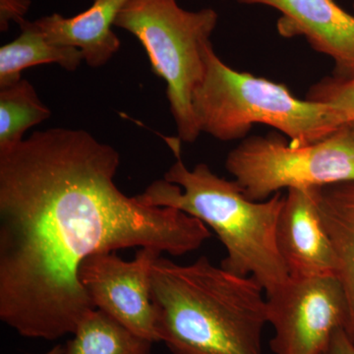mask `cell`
I'll use <instances>...</instances> for the list:
<instances>
[{
  "mask_svg": "<svg viewBox=\"0 0 354 354\" xmlns=\"http://www.w3.org/2000/svg\"><path fill=\"white\" fill-rule=\"evenodd\" d=\"M120 156L80 129L32 133L0 155V320L55 341L95 309L78 272L95 253L140 247L180 256L211 237L183 211L116 186Z\"/></svg>",
  "mask_w": 354,
  "mask_h": 354,
  "instance_id": "6da1fadb",
  "label": "cell"
},
{
  "mask_svg": "<svg viewBox=\"0 0 354 354\" xmlns=\"http://www.w3.org/2000/svg\"><path fill=\"white\" fill-rule=\"evenodd\" d=\"M160 341L171 354H263L267 295L253 277L216 267L202 256L190 265L160 257L152 268Z\"/></svg>",
  "mask_w": 354,
  "mask_h": 354,
  "instance_id": "7a4b0ae2",
  "label": "cell"
},
{
  "mask_svg": "<svg viewBox=\"0 0 354 354\" xmlns=\"http://www.w3.org/2000/svg\"><path fill=\"white\" fill-rule=\"evenodd\" d=\"M179 141L171 142L176 162L137 200L147 206L177 209L201 221L227 250L221 267L253 277L266 295H272L290 279L277 244V225L286 196L279 192L265 201H252L236 181L216 176L209 165L188 169L180 158Z\"/></svg>",
  "mask_w": 354,
  "mask_h": 354,
  "instance_id": "3957f363",
  "label": "cell"
},
{
  "mask_svg": "<svg viewBox=\"0 0 354 354\" xmlns=\"http://www.w3.org/2000/svg\"><path fill=\"white\" fill-rule=\"evenodd\" d=\"M204 74L192 95L200 132L220 141L244 138L255 124L283 133L290 146L315 143L348 123L330 104L299 100L283 84L239 72L218 57L213 44L204 50Z\"/></svg>",
  "mask_w": 354,
  "mask_h": 354,
  "instance_id": "277c9868",
  "label": "cell"
},
{
  "mask_svg": "<svg viewBox=\"0 0 354 354\" xmlns=\"http://www.w3.org/2000/svg\"><path fill=\"white\" fill-rule=\"evenodd\" d=\"M214 9L189 11L177 0H128L114 26L143 44L153 71L167 83L169 111L178 139L193 143L201 134L192 95L204 74V50L218 25Z\"/></svg>",
  "mask_w": 354,
  "mask_h": 354,
  "instance_id": "5b68a950",
  "label": "cell"
},
{
  "mask_svg": "<svg viewBox=\"0 0 354 354\" xmlns=\"http://www.w3.org/2000/svg\"><path fill=\"white\" fill-rule=\"evenodd\" d=\"M225 169L252 201L281 190H310L354 183V131L351 124L308 144L292 147L278 136H252L228 153Z\"/></svg>",
  "mask_w": 354,
  "mask_h": 354,
  "instance_id": "8992f818",
  "label": "cell"
},
{
  "mask_svg": "<svg viewBox=\"0 0 354 354\" xmlns=\"http://www.w3.org/2000/svg\"><path fill=\"white\" fill-rule=\"evenodd\" d=\"M267 300L274 354H325L335 333L348 323L346 297L335 277L290 278Z\"/></svg>",
  "mask_w": 354,
  "mask_h": 354,
  "instance_id": "52a82bcc",
  "label": "cell"
},
{
  "mask_svg": "<svg viewBox=\"0 0 354 354\" xmlns=\"http://www.w3.org/2000/svg\"><path fill=\"white\" fill-rule=\"evenodd\" d=\"M160 254L140 248L134 259L125 261L115 251L95 253L83 261L78 272L95 308L153 342H160L152 301V268Z\"/></svg>",
  "mask_w": 354,
  "mask_h": 354,
  "instance_id": "ba28073f",
  "label": "cell"
},
{
  "mask_svg": "<svg viewBox=\"0 0 354 354\" xmlns=\"http://www.w3.org/2000/svg\"><path fill=\"white\" fill-rule=\"evenodd\" d=\"M272 7L281 13L277 23L283 38L304 37L311 48L334 62L335 77H354V15L334 0H236Z\"/></svg>",
  "mask_w": 354,
  "mask_h": 354,
  "instance_id": "9c48e42d",
  "label": "cell"
},
{
  "mask_svg": "<svg viewBox=\"0 0 354 354\" xmlns=\"http://www.w3.org/2000/svg\"><path fill=\"white\" fill-rule=\"evenodd\" d=\"M317 189L288 190L279 213L277 244L291 279L337 274L334 247L319 211Z\"/></svg>",
  "mask_w": 354,
  "mask_h": 354,
  "instance_id": "30bf717a",
  "label": "cell"
},
{
  "mask_svg": "<svg viewBox=\"0 0 354 354\" xmlns=\"http://www.w3.org/2000/svg\"><path fill=\"white\" fill-rule=\"evenodd\" d=\"M128 0H95L84 12L71 18L53 13L34 21L51 43L78 48L88 66L108 64L120 48L113 27Z\"/></svg>",
  "mask_w": 354,
  "mask_h": 354,
  "instance_id": "8fae6325",
  "label": "cell"
},
{
  "mask_svg": "<svg viewBox=\"0 0 354 354\" xmlns=\"http://www.w3.org/2000/svg\"><path fill=\"white\" fill-rule=\"evenodd\" d=\"M319 211L337 259L335 278L346 305V332L354 342V183L335 184L316 191Z\"/></svg>",
  "mask_w": 354,
  "mask_h": 354,
  "instance_id": "7c38bea8",
  "label": "cell"
},
{
  "mask_svg": "<svg viewBox=\"0 0 354 354\" xmlns=\"http://www.w3.org/2000/svg\"><path fill=\"white\" fill-rule=\"evenodd\" d=\"M19 26L20 36L0 48V88L19 82L29 67L55 64L75 71L84 60L78 48L48 41L34 21L25 20Z\"/></svg>",
  "mask_w": 354,
  "mask_h": 354,
  "instance_id": "4fadbf2b",
  "label": "cell"
},
{
  "mask_svg": "<svg viewBox=\"0 0 354 354\" xmlns=\"http://www.w3.org/2000/svg\"><path fill=\"white\" fill-rule=\"evenodd\" d=\"M64 354H153V342L128 330L99 309L81 321Z\"/></svg>",
  "mask_w": 354,
  "mask_h": 354,
  "instance_id": "5bb4252c",
  "label": "cell"
},
{
  "mask_svg": "<svg viewBox=\"0 0 354 354\" xmlns=\"http://www.w3.org/2000/svg\"><path fill=\"white\" fill-rule=\"evenodd\" d=\"M50 115V109L41 101L29 81L22 79L0 88V155L19 146L28 129Z\"/></svg>",
  "mask_w": 354,
  "mask_h": 354,
  "instance_id": "9a60e30c",
  "label": "cell"
},
{
  "mask_svg": "<svg viewBox=\"0 0 354 354\" xmlns=\"http://www.w3.org/2000/svg\"><path fill=\"white\" fill-rule=\"evenodd\" d=\"M308 100L330 104L344 116L348 124L354 122V77H329L310 88Z\"/></svg>",
  "mask_w": 354,
  "mask_h": 354,
  "instance_id": "2e32d148",
  "label": "cell"
},
{
  "mask_svg": "<svg viewBox=\"0 0 354 354\" xmlns=\"http://www.w3.org/2000/svg\"><path fill=\"white\" fill-rule=\"evenodd\" d=\"M31 6V0H0V30L6 32L11 22L20 25Z\"/></svg>",
  "mask_w": 354,
  "mask_h": 354,
  "instance_id": "e0dca14e",
  "label": "cell"
},
{
  "mask_svg": "<svg viewBox=\"0 0 354 354\" xmlns=\"http://www.w3.org/2000/svg\"><path fill=\"white\" fill-rule=\"evenodd\" d=\"M325 354H354V342L346 330L339 329L335 333Z\"/></svg>",
  "mask_w": 354,
  "mask_h": 354,
  "instance_id": "ac0fdd59",
  "label": "cell"
},
{
  "mask_svg": "<svg viewBox=\"0 0 354 354\" xmlns=\"http://www.w3.org/2000/svg\"><path fill=\"white\" fill-rule=\"evenodd\" d=\"M43 354H64V346H62V344H57V346H53L50 351Z\"/></svg>",
  "mask_w": 354,
  "mask_h": 354,
  "instance_id": "d6986e66",
  "label": "cell"
},
{
  "mask_svg": "<svg viewBox=\"0 0 354 354\" xmlns=\"http://www.w3.org/2000/svg\"><path fill=\"white\" fill-rule=\"evenodd\" d=\"M351 127H353V131H354V122L353 123H351Z\"/></svg>",
  "mask_w": 354,
  "mask_h": 354,
  "instance_id": "ffe728a7",
  "label": "cell"
},
{
  "mask_svg": "<svg viewBox=\"0 0 354 354\" xmlns=\"http://www.w3.org/2000/svg\"><path fill=\"white\" fill-rule=\"evenodd\" d=\"M353 8H354V0H353Z\"/></svg>",
  "mask_w": 354,
  "mask_h": 354,
  "instance_id": "44dd1931",
  "label": "cell"
}]
</instances>
